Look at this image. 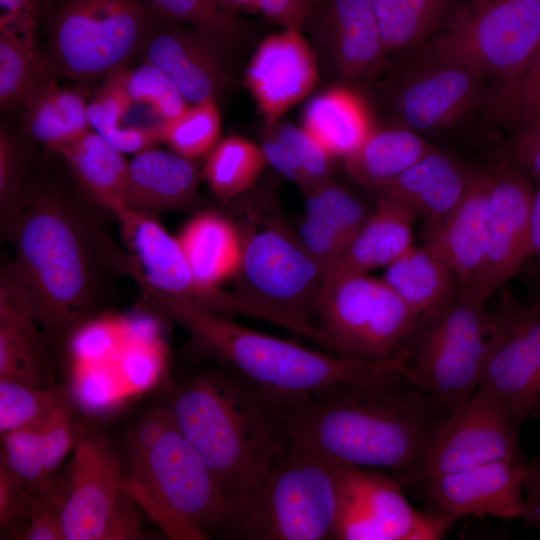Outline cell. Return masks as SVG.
<instances>
[{"label":"cell","instance_id":"32","mask_svg":"<svg viewBox=\"0 0 540 540\" xmlns=\"http://www.w3.org/2000/svg\"><path fill=\"white\" fill-rule=\"evenodd\" d=\"M52 150L63 157L76 180L99 204L114 214L126 208L130 161L100 134L88 129Z\"/></svg>","mask_w":540,"mask_h":540},{"label":"cell","instance_id":"21","mask_svg":"<svg viewBox=\"0 0 540 540\" xmlns=\"http://www.w3.org/2000/svg\"><path fill=\"white\" fill-rule=\"evenodd\" d=\"M319 62L299 29H284L266 37L245 72V84L271 129L316 86Z\"/></svg>","mask_w":540,"mask_h":540},{"label":"cell","instance_id":"39","mask_svg":"<svg viewBox=\"0 0 540 540\" xmlns=\"http://www.w3.org/2000/svg\"><path fill=\"white\" fill-rule=\"evenodd\" d=\"M48 75L37 38L0 30L1 110L22 107L29 93Z\"/></svg>","mask_w":540,"mask_h":540},{"label":"cell","instance_id":"41","mask_svg":"<svg viewBox=\"0 0 540 540\" xmlns=\"http://www.w3.org/2000/svg\"><path fill=\"white\" fill-rule=\"evenodd\" d=\"M487 108L495 120L514 129L540 122V45L513 79L490 91Z\"/></svg>","mask_w":540,"mask_h":540},{"label":"cell","instance_id":"5","mask_svg":"<svg viewBox=\"0 0 540 540\" xmlns=\"http://www.w3.org/2000/svg\"><path fill=\"white\" fill-rule=\"evenodd\" d=\"M119 448L123 489L168 538L207 540L219 534L225 501L166 405L137 420Z\"/></svg>","mask_w":540,"mask_h":540},{"label":"cell","instance_id":"9","mask_svg":"<svg viewBox=\"0 0 540 540\" xmlns=\"http://www.w3.org/2000/svg\"><path fill=\"white\" fill-rule=\"evenodd\" d=\"M61 489L66 540L140 538L138 506L122 486L120 448L97 425L78 421Z\"/></svg>","mask_w":540,"mask_h":540},{"label":"cell","instance_id":"34","mask_svg":"<svg viewBox=\"0 0 540 540\" xmlns=\"http://www.w3.org/2000/svg\"><path fill=\"white\" fill-rule=\"evenodd\" d=\"M462 5L460 0H374L386 56L430 42Z\"/></svg>","mask_w":540,"mask_h":540},{"label":"cell","instance_id":"35","mask_svg":"<svg viewBox=\"0 0 540 540\" xmlns=\"http://www.w3.org/2000/svg\"><path fill=\"white\" fill-rule=\"evenodd\" d=\"M434 148L408 127L374 128L344 163L352 178L369 187L395 178Z\"/></svg>","mask_w":540,"mask_h":540},{"label":"cell","instance_id":"54","mask_svg":"<svg viewBox=\"0 0 540 540\" xmlns=\"http://www.w3.org/2000/svg\"><path fill=\"white\" fill-rule=\"evenodd\" d=\"M524 492L526 497L523 519L540 532V463L529 464Z\"/></svg>","mask_w":540,"mask_h":540},{"label":"cell","instance_id":"27","mask_svg":"<svg viewBox=\"0 0 540 540\" xmlns=\"http://www.w3.org/2000/svg\"><path fill=\"white\" fill-rule=\"evenodd\" d=\"M19 289L3 274L0 283V378L47 389L44 337Z\"/></svg>","mask_w":540,"mask_h":540},{"label":"cell","instance_id":"16","mask_svg":"<svg viewBox=\"0 0 540 540\" xmlns=\"http://www.w3.org/2000/svg\"><path fill=\"white\" fill-rule=\"evenodd\" d=\"M490 312L488 353L479 387L495 394L516 418L540 416V314L503 290Z\"/></svg>","mask_w":540,"mask_h":540},{"label":"cell","instance_id":"31","mask_svg":"<svg viewBox=\"0 0 540 540\" xmlns=\"http://www.w3.org/2000/svg\"><path fill=\"white\" fill-rule=\"evenodd\" d=\"M382 280L420 319L447 307L460 292L454 272L426 245H412L386 266Z\"/></svg>","mask_w":540,"mask_h":540},{"label":"cell","instance_id":"14","mask_svg":"<svg viewBox=\"0 0 540 540\" xmlns=\"http://www.w3.org/2000/svg\"><path fill=\"white\" fill-rule=\"evenodd\" d=\"M333 463L339 491L335 540H437L451 528L440 516L412 507L392 478Z\"/></svg>","mask_w":540,"mask_h":540},{"label":"cell","instance_id":"22","mask_svg":"<svg viewBox=\"0 0 540 540\" xmlns=\"http://www.w3.org/2000/svg\"><path fill=\"white\" fill-rule=\"evenodd\" d=\"M231 54L194 28L160 19L142 53L145 62L162 70L192 104L217 100L230 87Z\"/></svg>","mask_w":540,"mask_h":540},{"label":"cell","instance_id":"46","mask_svg":"<svg viewBox=\"0 0 540 540\" xmlns=\"http://www.w3.org/2000/svg\"><path fill=\"white\" fill-rule=\"evenodd\" d=\"M266 131L273 132L288 146L309 180L310 187L330 178L333 157L303 127L291 123L279 125L278 122Z\"/></svg>","mask_w":540,"mask_h":540},{"label":"cell","instance_id":"44","mask_svg":"<svg viewBox=\"0 0 540 540\" xmlns=\"http://www.w3.org/2000/svg\"><path fill=\"white\" fill-rule=\"evenodd\" d=\"M68 396L62 388L41 389L0 378L1 434L33 423Z\"/></svg>","mask_w":540,"mask_h":540},{"label":"cell","instance_id":"29","mask_svg":"<svg viewBox=\"0 0 540 540\" xmlns=\"http://www.w3.org/2000/svg\"><path fill=\"white\" fill-rule=\"evenodd\" d=\"M187 262L200 284L216 289L239 274L243 240L228 219L213 211L192 217L177 236Z\"/></svg>","mask_w":540,"mask_h":540},{"label":"cell","instance_id":"48","mask_svg":"<svg viewBox=\"0 0 540 540\" xmlns=\"http://www.w3.org/2000/svg\"><path fill=\"white\" fill-rule=\"evenodd\" d=\"M61 478L50 492L30 500L28 523L25 529L14 533L19 540H66L61 516Z\"/></svg>","mask_w":540,"mask_h":540},{"label":"cell","instance_id":"49","mask_svg":"<svg viewBox=\"0 0 540 540\" xmlns=\"http://www.w3.org/2000/svg\"><path fill=\"white\" fill-rule=\"evenodd\" d=\"M30 496L25 485L0 465V529L15 531V526L27 518ZM11 533V534H12Z\"/></svg>","mask_w":540,"mask_h":540},{"label":"cell","instance_id":"4","mask_svg":"<svg viewBox=\"0 0 540 540\" xmlns=\"http://www.w3.org/2000/svg\"><path fill=\"white\" fill-rule=\"evenodd\" d=\"M148 302L187 330L195 354L217 359L282 412L332 384L398 373L396 360L369 362L311 350L252 330L186 300L159 298Z\"/></svg>","mask_w":540,"mask_h":540},{"label":"cell","instance_id":"2","mask_svg":"<svg viewBox=\"0 0 540 540\" xmlns=\"http://www.w3.org/2000/svg\"><path fill=\"white\" fill-rule=\"evenodd\" d=\"M4 219L14 258L3 274L50 337L73 332L90 318L100 295L97 253L86 221L51 190L30 193Z\"/></svg>","mask_w":540,"mask_h":540},{"label":"cell","instance_id":"33","mask_svg":"<svg viewBox=\"0 0 540 540\" xmlns=\"http://www.w3.org/2000/svg\"><path fill=\"white\" fill-rule=\"evenodd\" d=\"M22 107L23 132L51 150L90 129L83 90L62 87L52 75L34 87Z\"/></svg>","mask_w":540,"mask_h":540},{"label":"cell","instance_id":"24","mask_svg":"<svg viewBox=\"0 0 540 540\" xmlns=\"http://www.w3.org/2000/svg\"><path fill=\"white\" fill-rule=\"evenodd\" d=\"M305 216L298 237L326 272L342 257L372 209L330 178L305 192Z\"/></svg>","mask_w":540,"mask_h":540},{"label":"cell","instance_id":"51","mask_svg":"<svg viewBox=\"0 0 540 540\" xmlns=\"http://www.w3.org/2000/svg\"><path fill=\"white\" fill-rule=\"evenodd\" d=\"M315 0H255L258 13L283 29H303Z\"/></svg>","mask_w":540,"mask_h":540},{"label":"cell","instance_id":"15","mask_svg":"<svg viewBox=\"0 0 540 540\" xmlns=\"http://www.w3.org/2000/svg\"><path fill=\"white\" fill-rule=\"evenodd\" d=\"M427 44L392 89L401 125L418 133L457 123L487 103L490 94L473 66Z\"/></svg>","mask_w":540,"mask_h":540},{"label":"cell","instance_id":"47","mask_svg":"<svg viewBox=\"0 0 540 540\" xmlns=\"http://www.w3.org/2000/svg\"><path fill=\"white\" fill-rule=\"evenodd\" d=\"M26 163L20 142L3 124L0 128V206L2 216L30 194L25 188Z\"/></svg>","mask_w":540,"mask_h":540},{"label":"cell","instance_id":"52","mask_svg":"<svg viewBox=\"0 0 540 540\" xmlns=\"http://www.w3.org/2000/svg\"><path fill=\"white\" fill-rule=\"evenodd\" d=\"M511 143V159L530 177L540 182V122L521 126Z\"/></svg>","mask_w":540,"mask_h":540},{"label":"cell","instance_id":"58","mask_svg":"<svg viewBox=\"0 0 540 540\" xmlns=\"http://www.w3.org/2000/svg\"><path fill=\"white\" fill-rule=\"evenodd\" d=\"M533 310L540 314V297L529 305Z\"/></svg>","mask_w":540,"mask_h":540},{"label":"cell","instance_id":"20","mask_svg":"<svg viewBox=\"0 0 540 540\" xmlns=\"http://www.w3.org/2000/svg\"><path fill=\"white\" fill-rule=\"evenodd\" d=\"M528 466L505 459L433 477L425 482L430 512L451 525L465 516L523 519Z\"/></svg>","mask_w":540,"mask_h":540},{"label":"cell","instance_id":"45","mask_svg":"<svg viewBox=\"0 0 540 540\" xmlns=\"http://www.w3.org/2000/svg\"><path fill=\"white\" fill-rule=\"evenodd\" d=\"M78 421L68 396L40 418V435L44 467L49 480H60V466L76 441Z\"/></svg>","mask_w":540,"mask_h":540},{"label":"cell","instance_id":"40","mask_svg":"<svg viewBox=\"0 0 540 540\" xmlns=\"http://www.w3.org/2000/svg\"><path fill=\"white\" fill-rule=\"evenodd\" d=\"M161 143L174 153L191 160L207 156L217 145L221 131V113L216 99L188 106L173 120L160 127Z\"/></svg>","mask_w":540,"mask_h":540},{"label":"cell","instance_id":"7","mask_svg":"<svg viewBox=\"0 0 540 540\" xmlns=\"http://www.w3.org/2000/svg\"><path fill=\"white\" fill-rule=\"evenodd\" d=\"M156 21L145 0H43L48 71L77 82L105 79L144 52Z\"/></svg>","mask_w":540,"mask_h":540},{"label":"cell","instance_id":"30","mask_svg":"<svg viewBox=\"0 0 540 540\" xmlns=\"http://www.w3.org/2000/svg\"><path fill=\"white\" fill-rule=\"evenodd\" d=\"M302 127L332 157L345 159L374 130L370 110L352 89L334 86L314 96L302 114Z\"/></svg>","mask_w":540,"mask_h":540},{"label":"cell","instance_id":"57","mask_svg":"<svg viewBox=\"0 0 540 540\" xmlns=\"http://www.w3.org/2000/svg\"><path fill=\"white\" fill-rule=\"evenodd\" d=\"M489 1L490 0H468V4L471 5L472 7H479Z\"/></svg>","mask_w":540,"mask_h":540},{"label":"cell","instance_id":"37","mask_svg":"<svg viewBox=\"0 0 540 540\" xmlns=\"http://www.w3.org/2000/svg\"><path fill=\"white\" fill-rule=\"evenodd\" d=\"M268 162L261 146L242 136H230L207 155L203 175L211 191L223 201L251 188Z\"/></svg>","mask_w":540,"mask_h":540},{"label":"cell","instance_id":"18","mask_svg":"<svg viewBox=\"0 0 540 540\" xmlns=\"http://www.w3.org/2000/svg\"><path fill=\"white\" fill-rule=\"evenodd\" d=\"M491 172L483 262L473 283L461 290L484 302L532 257L530 217L535 189L530 177L511 158Z\"/></svg>","mask_w":540,"mask_h":540},{"label":"cell","instance_id":"36","mask_svg":"<svg viewBox=\"0 0 540 540\" xmlns=\"http://www.w3.org/2000/svg\"><path fill=\"white\" fill-rule=\"evenodd\" d=\"M126 68L103 79L90 103V127L122 153L138 154L161 143L159 126L123 124L133 104L124 85Z\"/></svg>","mask_w":540,"mask_h":540},{"label":"cell","instance_id":"1","mask_svg":"<svg viewBox=\"0 0 540 540\" xmlns=\"http://www.w3.org/2000/svg\"><path fill=\"white\" fill-rule=\"evenodd\" d=\"M451 412L391 373L332 384L282 415L291 442L327 461L417 479Z\"/></svg>","mask_w":540,"mask_h":540},{"label":"cell","instance_id":"38","mask_svg":"<svg viewBox=\"0 0 540 540\" xmlns=\"http://www.w3.org/2000/svg\"><path fill=\"white\" fill-rule=\"evenodd\" d=\"M157 19L194 28L230 52H237L251 36L250 25L214 0H145Z\"/></svg>","mask_w":540,"mask_h":540},{"label":"cell","instance_id":"56","mask_svg":"<svg viewBox=\"0 0 540 540\" xmlns=\"http://www.w3.org/2000/svg\"><path fill=\"white\" fill-rule=\"evenodd\" d=\"M224 10L235 13L247 11L253 13L255 0H214Z\"/></svg>","mask_w":540,"mask_h":540},{"label":"cell","instance_id":"8","mask_svg":"<svg viewBox=\"0 0 540 540\" xmlns=\"http://www.w3.org/2000/svg\"><path fill=\"white\" fill-rule=\"evenodd\" d=\"M465 291L438 313L419 319L396 360L399 375L453 411L479 388L491 314Z\"/></svg>","mask_w":540,"mask_h":540},{"label":"cell","instance_id":"25","mask_svg":"<svg viewBox=\"0 0 540 540\" xmlns=\"http://www.w3.org/2000/svg\"><path fill=\"white\" fill-rule=\"evenodd\" d=\"M491 175V168L476 169L461 201L425 233V245L451 268L460 290L473 283L483 262Z\"/></svg>","mask_w":540,"mask_h":540},{"label":"cell","instance_id":"23","mask_svg":"<svg viewBox=\"0 0 540 540\" xmlns=\"http://www.w3.org/2000/svg\"><path fill=\"white\" fill-rule=\"evenodd\" d=\"M476 169L434 148L390 180L366 187L376 198L397 202L424 220V233L437 227L466 193Z\"/></svg>","mask_w":540,"mask_h":540},{"label":"cell","instance_id":"13","mask_svg":"<svg viewBox=\"0 0 540 540\" xmlns=\"http://www.w3.org/2000/svg\"><path fill=\"white\" fill-rule=\"evenodd\" d=\"M243 240L238 274L246 297L313 330L310 320L324 271L298 237L272 218Z\"/></svg>","mask_w":540,"mask_h":540},{"label":"cell","instance_id":"43","mask_svg":"<svg viewBox=\"0 0 540 540\" xmlns=\"http://www.w3.org/2000/svg\"><path fill=\"white\" fill-rule=\"evenodd\" d=\"M124 85L133 104L148 106L163 122L178 117L189 106L172 80L148 62L126 70Z\"/></svg>","mask_w":540,"mask_h":540},{"label":"cell","instance_id":"53","mask_svg":"<svg viewBox=\"0 0 540 540\" xmlns=\"http://www.w3.org/2000/svg\"><path fill=\"white\" fill-rule=\"evenodd\" d=\"M261 147L268 165L272 166L288 180L294 182L302 192H305L310 187L309 180L291 150L273 132L267 131Z\"/></svg>","mask_w":540,"mask_h":540},{"label":"cell","instance_id":"17","mask_svg":"<svg viewBox=\"0 0 540 540\" xmlns=\"http://www.w3.org/2000/svg\"><path fill=\"white\" fill-rule=\"evenodd\" d=\"M520 425L506 402L479 387L448 415L417 480L426 482L498 460L524 459L518 443Z\"/></svg>","mask_w":540,"mask_h":540},{"label":"cell","instance_id":"19","mask_svg":"<svg viewBox=\"0 0 540 540\" xmlns=\"http://www.w3.org/2000/svg\"><path fill=\"white\" fill-rule=\"evenodd\" d=\"M303 29L319 65L334 76L366 80L384 67L374 0H315Z\"/></svg>","mask_w":540,"mask_h":540},{"label":"cell","instance_id":"28","mask_svg":"<svg viewBox=\"0 0 540 540\" xmlns=\"http://www.w3.org/2000/svg\"><path fill=\"white\" fill-rule=\"evenodd\" d=\"M376 206L342 257L323 277L321 286L344 277L386 267L413 245L415 215L401 204L376 198Z\"/></svg>","mask_w":540,"mask_h":540},{"label":"cell","instance_id":"50","mask_svg":"<svg viewBox=\"0 0 540 540\" xmlns=\"http://www.w3.org/2000/svg\"><path fill=\"white\" fill-rule=\"evenodd\" d=\"M0 30L38 38L43 0H0Z\"/></svg>","mask_w":540,"mask_h":540},{"label":"cell","instance_id":"42","mask_svg":"<svg viewBox=\"0 0 540 540\" xmlns=\"http://www.w3.org/2000/svg\"><path fill=\"white\" fill-rule=\"evenodd\" d=\"M0 465L25 485L30 500L50 492L60 481L53 483L46 474L40 419L1 434Z\"/></svg>","mask_w":540,"mask_h":540},{"label":"cell","instance_id":"11","mask_svg":"<svg viewBox=\"0 0 540 540\" xmlns=\"http://www.w3.org/2000/svg\"><path fill=\"white\" fill-rule=\"evenodd\" d=\"M127 250L128 271L146 299L186 300L220 314H240L282 328L285 316L240 292L203 286L194 276L177 236L171 235L155 214L123 208L115 213Z\"/></svg>","mask_w":540,"mask_h":540},{"label":"cell","instance_id":"12","mask_svg":"<svg viewBox=\"0 0 540 540\" xmlns=\"http://www.w3.org/2000/svg\"><path fill=\"white\" fill-rule=\"evenodd\" d=\"M429 44L500 86L523 69L540 45V0L463 4Z\"/></svg>","mask_w":540,"mask_h":540},{"label":"cell","instance_id":"55","mask_svg":"<svg viewBox=\"0 0 540 540\" xmlns=\"http://www.w3.org/2000/svg\"><path fill=\"white\" fill-rule=\"evenodd\" d=\"M530 239L532 256L536 257L540 263V186L534 190L531 217H530Z\"/></svg>","mask_w":540,"mask_h":540},{"label":"cell","instance_id":"10","mask_svg":"<svg viewBox=\"0 0 540 540\" xmlns=\"http://www.w3.org/2000/svg\"><path fill=\"white\" fill-rule=\"evenodd\" d=\"M314 310L330 350L369 362L396 360L420 319L382 279L368 274L321 286Z\"/></svg>","mask_w":540,"mask_h":540},{"label":"cell","instance_id":"3","mask_svg":"<svg viewBox=\"0 0 540 540\" xmlns=\"http://www.w3.org/2000/svg\"><path fill=\"white\" fill-rule=\"evenodd\" d=\"M222 365L177 382L166 406L228 507L258 484L291 440L282 411Z\"/></svg>","mask_w":540,"mask_h":540},{"label":"cell","instance_id":"26","mask_svg":"<svg viewBox=\"0 0 540 540\" xmlns=\"http://www.w3.org/2000/svg\"><path fill=\"white\" fill-rule=\"evenodd\" d=\"M198 183L196 160L151 148L129 163L125 206L152 214L184 210L197 201Z\"/></svg>","mask_w":540,"mask_h":540},{"label":"cell","instance_id":"6","mask_svg":"<svg viewBox=\"0 0 540 540\" xmlns=\"http://www.w3.org/2000/svg\"><path fill=\"white\" fill-rule=\"evenodd\" d=\"M333 462L291 442L251 490L228 505L219 536L242 540H335Z\"/></svg>","mask_w":540,"mask_h":540}]
</instances>
